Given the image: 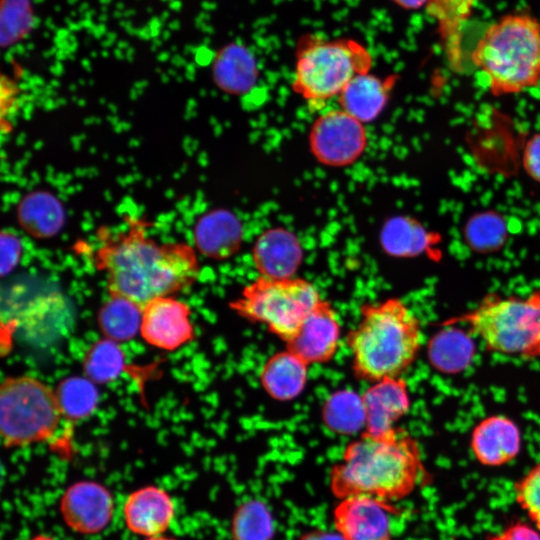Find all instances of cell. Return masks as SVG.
Returning a JSON list of instances; mask_svg holds the SVG:
<instances>
[{
    "mask_svg": "<svg viewBox=\"0 0 540 540\" xmlns=\"http://www.w3.org/2000/svg\"><path fill=\"white\" fill-rule=\"evenodd\" d=\"M94 253L110 296L129 299L142 308L194 284L200 266L194 249L181 242L159 243L149 237L144 220L128 218L125 230H101Z\"/></svg>",
    "mask_w": 540,
    "mask_h": 540,
    "instance_id": "1",
    "label": "cell"
},
{
    "mask_svg": "<svg viewBox=\"0 0 540 540\" xmlns=\"http://www.w3.org/2000/svg\"><path fill=\"white\" fill-rule=\"evenodd\" d=\"M424 472L417 440L396 426L382 433L364 431L350 442L330 470L329 486L338 499L368 495L394 502L409 496Z\"/></svg>",
    "mask_w": 540,
    "mask_h": 540,
    "instance_id": "2",
    "label": "cell"
},
{
    "mask_svg": "<svg viewBox=\"0 0 540 540\" xmlns=\"http://www.w3.org/2000/svg\"><path fill=\"white\" fill-rule=\"evenodd\" d=\"M346 341L357 378L374 383L400 377L421 349L423 333L418 317L399 298L367 303Z\"/></svg>",
    "mask_w": 540,
    "mask_h": 540,
    "instance_id": "3",
    "label": "cell"
},
{
    "mask_svg": "<svg viewBox=\"0 0 540 540\" xmlns=\"http://www.w3.org/2000/svg\"><path fill=\"white\" fill-rule=\"evenodd\" d=\"M472 72L480 70L492 95L521 93L540 83V20L510 13L491 23L474 41Z\"/></svg>",
    "mask_w": 540,
    "mask_h": 540,
    "instance_id": "4",
    "label": "cell"
},
{
    "mask_svg": "<svg viewBox=\"0 0 540 540\" xmlns=\"http://www.w3.org/2000/svg\"><path fill=\"white\" fill-rule=\"evenodd\" d=\"M462 320L488 351L540 356V289L525 297L487 294Z\"/></svg>",
    "mask_w": 540,
    "mask_h": 540,
    "instance_id": "5",
    "label": "cell"
},
{
    "mask_svg": "<svg viewBox=\"0 0 540 540\" xmlns=\"http://www.w3.org/2000/svg\"><path fill=\"white\" fill-rule=\"evenodd\" d=\"M321 300L318 289L308 280L260 275L243 287L230 308L247 321L265 325L286 343Z\"/></svg>",
    "mask_w": 540,
    "mask_h": 540,
    "instance_id": "6",
    "label": "cell"
},
{
    "mask_svg": "<svg viewBox=\"0 0 540 540\" xmlns=\"http://www.w3.org/2000/svg\"><path fill=\"white\" fill-rule=\"evenodd\" d=\"M62 415L55 390L32 376L6 378L0 387V432L4 446L25 447L52 438Z\"/></svg>",
    "mask_w": 540,
    "mask_h": 540,
    "instance_id": "7",
    "label": "cell"
},
{
    "mask_svg": "<svg viewBox=\"0 0 540 540\" xmlns=\"http://www.w3.org/2000/svg\"><path fill=\"white\" fill-rule=\"evenodd\" d=\"M366 50L351 41H318L298 55L294 87L307 100L323 101L340 95L370 64Z\"/></svg>",
    "mask_w": 540,
    "mask_h": 540,
    "instance_id": "8",
    "label": "cell"
},
{
    "mask_svg": "<svg viewBox=\"0 0 540 540\" xmlns=\"http://www.w3.org/2000/svg\"><path fill=\"white\" fill-rule=\"evenodd\" d=\"M366 140L362 122L344 110H332L321 115L310 136L314 156L329 166L354 162L364 151Z\"/></svg>",
    "mask_w": 540,
    "mask_h": 540,
    "instance_id": "9",
    "label": "cell"
},
{
    "mask_svg": "<svg viewBox=\"0 0 540 540\" xmlns=\"http://www.w3.org/2000/svg\"><path fill=\"white\" fill-rule=\"evenodd\" d=\"M392 502L368 495L339 499L333 524L344 540H392Z\"/></svg>",
    "mask_w": 540,
    "mask_h": 540,
    "instance_id": "10",
    "label": "cell"
},
{
    "mask_svg": "<svg viewBox=\"0 0 540 540\" xmlns=\"http://www.w3.org/2000/svg\"><path fill=\"white\" fill-rule=\"evenodd\" d=\"M190 315V307L171 295L154 298L143 307L140 335L155 348L174 351L194 338Z\"/></svg>",
    "mask_w": 540,
    "mask_h": 540,
    "instance_id": "11",
    "label": "cell"
},
{
    "mask_svg": "<svg viewBox=\"0 0 540 540\" xmlns=\"http://www.w3.org/2000/svg\"><path fill=\"white\" fill-rule=\"evenodd\" d=\"M60 511L66 525L83 535L100 533L110 524L114 513V499L100 483L80 481L64 492Z\"/></svg>",
    "mask_w": 540,
    "mask_h": 540,
    "instance_id": "12",
    "label": "cell"
},
{
    "mask_svg": "<svg viewBox=\"0 0 540 540\" xmlns=\"http://www.w3.org/2000/svg\"><path fill=\"white\" fill-rule=\"evenodd\" d=\"M341 325L334 307L322 299L306 316L286 349L308 365L330 361L338 350Z\"/></svg>",
    "mask_w": 540,
    "mask_h": 540,
    "instance_id": "13",
    "label": "cell"
},
{
    "mask_svg": "<svg viewBox=\"0 0 540 540\" xmlns=\"http://www.w3.org/2000/svg\"><path fill=\"white\" fill-rule=\"evenodd\" d=\"M475 3L476 0H430L426 6L437 25L448 67L457 74L471 73L464 36Z\"/></svg>",
    "mask_w": 540,
    "mask_h": 540,
    "instance_id": "14",
    "label": "cell"
},
{
    "mask_svg": "<svg viewBox=\"0 0 540 540\" xmlns=\"http://www.w3.org/2000/svg\"><path fill=\"white\" fill-rule=\"evenodd\" d=\"M174 516L172 497L158 486L148 485L131 492L123 505L126 527L146 538L164 535Z\"/></svg>",
    "mask_w": 540,
    "mask_h": 540,
    "instance_id": "15",
    "label": "cell"
},
{
    "mask_svg": "<svg viewBox=\"0 0 540 540\" xmlns=\"http://www.w3.org/2000/svg\"><path fill=\"white\" fill-rule=\"evenodd\" d=\"M521 445L518 425L504 415L483 418L471 432V451L484 466L498 467L509 463L519 454Z\"/></svg>",
    "mask_w": 540,
    "mask_h": 540,
    "instance_id": "16",
    "label": "cell"
},
{
    "mask_svg": "<svg viewBox=\"0 0 540 540\" xmlns=\"http://www.w3.org/2000/svg\"><path fill=\"white\" fill-rule=\"evenodd\" d=\"M369 433H382L396 427L410 407L406 381L401 377L385 378L372 383L361 395Z\"/></svg>",
    "mask_w": 540,
    "mask_h": 540,
    "instance_id": "17",
    "label": "cell"
},
{
    "mask_svg": "<svg viewBox=\"0 0 540 540\" xmlns=\"http://www.w3.org/2000/svg\"><path fill=\"white\" fill-rule=\"evenodd\" d=\"M303 257L297 237L283 228L261 234L253 248V261L261 276L294 277Z\"/></svg>",
    "mask_w": 540,
    "mask_h": 540,
    "instance_id": "18",
    "label": "cell"
},
{
    "mask_svg": "<svg viewBox=\"0 0 540 540\" xmlns=\"http://www.w3.org/2000/svg\"><path fill=\"white\" fill-rule=\"evenodd\" d=\"M194 242L204 256L224 260L241 247L243 229L238 218L227 210H215L203 215L194 228Z\"/></svg>",
    "mask_w": 540,
    "mask_h": 540,
    "instance_id": "19",
    "label": "cell"
},
{
    "mask_svg": "<svg viewBox=\"0 0 540 540\" xmlns=\"http://www.w3.org/2000/svg\"><path fill=\"white\" fill-rule=\"evenodd\" d=\"M308 364L289 350L271 355L260 371L265 392L279 401L299 396L307 383Z\"/></svg>",
    "mask_w": 540,
    "mask_h": 540,
    "instance_id": "20",
    "label": "cell"
},
{
    "mask_svg": "<svg viewBox=\"0 0 540 540\" xmlns=\"http://www.w3.org/2000/svg\"><path fill=\"white\" fill-rule=\"evenodd\" d=\"M388 86L380 78L366 73L355 76L340 93L342 110L368 122L383 110L388 99Z\"/></svg>",
    "mask_w": 540,
    "mask_h": 540,
    "instance_id": "21",
    "label": "cell"
},
{
    "mask_svg": "<svg viewBox=\"0 0 540 540\" xmlns=\"http://www.w3.org/2000/svg\"><path fill=\"white\" fill-rule=\"evenodd\" d=\"M143 308L135 302L119 297L110 298L97 314L98 327L104 338L121 343L140 333Z\"/></svg>",
    "mask_w": 540,
    "mask_h": 540,
    "instance_id": "22",
    "label": "cell"
},
{
    "mask_svg": "<svg viewBox=\"0 0 540 540\" xmlns=\"http://www.w3.org/2000/svg\"><path fill=\"white\" fill-rule=\"evenodd\" d=\"M55 394L62 419L73 424L89 418L99 401L96 384L85 376H72L61 380Z\"/></svg>",
    "mask_w": 540,
    "mask_h": 540,
    "instance_id": "23",
    "label": "cell"
},
{
    "mask_svg": "<svg viewBox=\"0 0 540 540\" xmlns=\"http://www.w3.org/2000/svg\"><path fill=\"white\" fill-rule=\"evenodd\" d=\"M214 78L216 84L225 92L245 93L256 79L254 62L241 48L228 47L216 58Z\"/></svg>",
    "mask_w": 540,
    "mask_h": 540,
    "instance_id": "24",
    "label": "cell"
},
{
    "mask_svg": "<svg viewBox=\"0 0 540 540\" xmlns=\"http://www.w3.org/2000/svg\"><path fill=\"white\" fill-rule=\"evenodd\" d=\"M322 418L327 428L335 433H357L366 426L361 396L348 390L338 391L325 402Z\"/></svg>",
    "mask_w": 540,
    "mask_h": 540,
    "instance_id": "25",
    "label": "cell"
},
{
    "mask_svg": "<svg viewBox=\"0 0 540 540\" xmlns=\"http://www.w3.org/2000/svg\"><path fill=\"white\" fill-rule=\"evenodd\" d=\"M125 367V354L119 343L106 338L94 342L83 358L84 376L95 384L116 380Z\"/></svg>",
    "mask_w": 540,
    "mask_h": 540,
    "instance_id": "26",
    "label": "cell"
},
{
    "mask_svg": "<svg viewBox=\"0 0 540 540\" xmlns=\"http://www.w3.org/2000/svg\"><path fill=\"white\" fill-rule=\"evenodd\" d=\"M20 218L22 226L38 238L55 235L63 224L60 204L52 196L42 193L27 197L23 201Z\"/></svg>",
    "mask_w": 540,
    "mask_h": 540,
    "instance_id": "27",
    "label": "cell"
},
{
    "mask_svg": "<svg viewBox=\"0 0 540 540\" xmlns=\"http://www.w3.org/2000/svg\"><path fill=\"white\" fill-rule=\"evenodd\" d=\"M274 520L267 505L258 499L243 502L231 522L232 540H271Z\"/></svg>",
    "mask_w": 540,
    "mask_h": 540,
    "instance_id": "28",
    "label": "cell"
},
{
    "mask_svg": "<svg viewBox=\"0 0 540 540\" xmlns=\"http://www.w3.org/2000/svg\"><path fill=\"white\" fill-rule=\"evenodd\" d=\"M424 227L409 217H395L389 220L381 232L384 249L398 256H409L421 252L427 241Z\"/></svg>",
    "mask_w": 540,
    "mask_h": 540,
    "instance_id": "29",
    "label": "cell"
},
{
    "mask_svg": "<svg viewBox=\"0 0 540 540\" xmlns=\"http://www.w3.org/2000/svg\"><path fill=\"white\" fill-rule=\"evenodd\" d=\"M507 226L502 215L495 211L476 213L464 228L465 239L478 251L495 250L506 238Z\"/></svg>",
    "mask_w": 540,
    "mask_h": 540,
    "instance_id": "30",
    "label": "cell"
},
{
    "mask_svg": "<svg viewBox=\"0 0 540 540\" xmlns=\"http://www.w3.org/2000/svg\"><path fill=\"white\" fill-rule=\"evenodd\" d=\"M515 498L540 531V462L514 486Z\"/></svg>",
    "mask_w": 540,
    "mask_h": 540,
    "instance_id": "31",
    "label": "cell"
},
{
    "mask_svg": "<svg viewBox=\"0 0 540 540\" xmlns=\"http://www.w3.org/2000/svg\"><path fill=\"white\" fill-rule=\"evenodd\" d=\"M22 245L17 236L10 232L1 234V275L10 273L19 263Z\"/></svg>",
    "mask_w": 540,
    "mask_h": 540,
    "instance_id": "32",
    "label": "cell"
},
{
    "mask_svg": "<svg viewBox=\"0 0 540 540\" xmlns=\"http://www.w3.org/2000/svg\"><path fill=\"white\" fill-rule=\"evenodd\" d=\"M523 167L528 176L540 183V132L526 143L522 157Z\"/></svg>",
    "mask_w": 540,
    "mask_h": 540,
    "instance_id": "33",
    "label": "cell"
},
{
    "mask_svg": "<svg viewBox=\"0 0 540 540\" xmlns=\"http://www.w3.org/2000/svg\"><path fill=\"white\" fill-rule=\"evenodd\" d=\"M491 540H540V533L530 525L518 522L510 525Z\"/></svg>",
    "mask_w": 540,
    "mask_h": 540,
    "instance_id": "34",
    "label": "cell"
},
{
    "mask_svg": "<svg viewBox=\"0 0 540 540\" xmlns=\"http://www.w3.org/2000/svg\"><path fill=\"white\" fill-rule=\"evenodd\" d=\"M301 540H344L337 531L315 530L303 535Z\"/></svg>",
    "mask_w": 540,
    "mask_h": 540,
    "instance_id": "35",
    "label": "cell"
},
{
    "mask_svg": "<svg viewBox=\"0 0 540 540\" xmlns=\"http://www.w3.org/2000/svg\"><path fill=\"white\" fill-rule=\"evenodd\" d=\"M392 1L404 8L415 9L423 5L427 6L430 0H392Z\"/></svg>",
    "mask_w": 540,
    "mask_h": 540,
    "instance_id": "36",
    "label": "cell"
},
{
    "mask_svg": "<svg viewBox=\"0 0 540 540\" xmlns=\"http://www.w3.org/2000/svg\"><path fill=\"white\" fill-rule=\"evenodd\" d=\"M145 540H176V539H174L172 537H167V536H164V535H159V536L146 538Z\"/></svg>",
    "mask_w": 540,
    "mask_h": 540,
    "instance_id": "37",
    "label": "cell"
},
{
    "mask_svg": "<svg viewBox=\"0 0 540 540\" xmlns=\"http://www.w3.org/2000/svg\"><path fill=\"white\" fill-rule=\"evenodd\" d=\"M30 540H55L54 538L48 536V535H38V536H35L33 537L32 539Z\"/></svg>",
    "mask_w": 540,
    "mask_h": 540,
    "instance_id": "38",
    "label": "cell"
}]
</instances>
